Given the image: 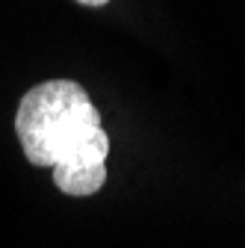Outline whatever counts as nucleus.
<instances>
[{
    "label": "nucleus",
    "mask_w": 245,
    "mask_h": 248,
    "mask_svg": "<svg viewBox=\"0 0 245 248\" xmlns=\"http://www.w3.org/2000/svg\"><path fill=\"white\" fill-rule=\"evenodd\" d=\"M15 133L30 166L53 169V183L71 198H89L107 183L109 133L77 80H45L24 92Z\"/></svg>",
    "instance_id": "nucleus-1"
},
{
    "label": "nucleus",
    "mask_w": 245,
    "mask_h": 248,
    "mask_svg": "<svg viewBox=\"0 0 245 248\" xmlns=\"http://www.w3.org/2000/svg\"><path fill=\"white\" fill-rule=\"evenodd\" d=\"M74 3L89 6V9H101V6H107V3H109V0H74Z\"/></svg>",
    "instance_id": "nucleus-2"
}]
</instances>
